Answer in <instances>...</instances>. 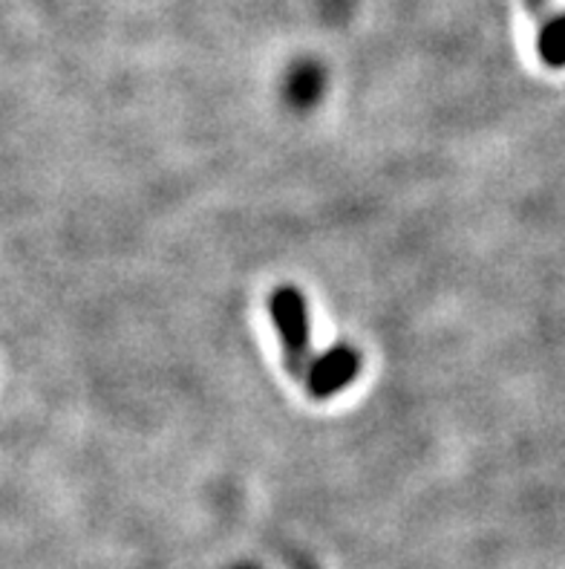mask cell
Listing matches in <instances>:
<instances>
[{
	"mask_svg": "<svg viewBox=\"0 0 565 569\" xmlns=\"http://www.w3.org/2000/svg\"><path fill=\"white\" fill-rule=\"evenodd\" d=\"M269 310H272L274 325L283 339V356H286V368L292 376H309V312L306 301L297 289L283 287L272 292L269 298Z\"/></svg>",
	"mask_w": 565,
	"mask_h": 569,
	"instance_id": "cell-1",
	"label": "cell"
},
{
	"mask_svg": "<svg viewBox=\"0 0 565 569\" xmlns=\"http://www.w3.org/2000/svg\"><path fill=\"white\" fill-rule=\"evenodd\" d=\"M359 368L361 359L352 347H332L330 353H323L309 368V393L315 399L335 397L337 390H344L359 376Z\"/></svg>",
	"mask_w": 565,
	"mask_h": 569,
	"instance_id": "cell-2",
	"label": "cell"
},
{
	"mask_svg": "<svg viewBox=\"0 0 565 569\" xmlns=\"http://www.w3.org/2000/svg\"><path fill=\"white\" fill-rule=\"evenodd\" d=\"M539 58L554 70L565 67V14L552 18L539 32Z\"/></svg>",
	"mask_w": 565,
	"mask_h": 569,
	"instance_id": "cell-3",
	"label": "cell"
}]
</instances>
